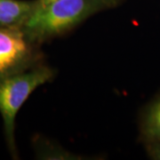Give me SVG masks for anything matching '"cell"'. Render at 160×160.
Segmentation results:
<instances>
[{"label":"cell","mask_w":160,"mask_h":160,"mask_svg":"<svg viewBox=\"0 0 160 160\" xmlns=\"http://www.w3.org/2000/svg\"><path fill=\"white\" fill-rule=\"evenodd\" d=\"M120 0H53L37 8L22 28L32 39L44 44L65 34L99 12L113 8Z\"/></svg>","instance_id":"1"},{"label":"cell","mask_w":160,"mask_h":160,"mask_svg":"<svg viewBox=\"0 0 160 160\" xmlns=\"http://www.w3.org/2000/svg\"><path fill=\"white\" fill-rule=\"evenodd\" d=\"M54 77L55 70L44 62L32 69L0 78V115L7 149L13 159H18L15 141L18 112L37 88L51 82Z\"/></svg>","instance_id":"2"},{"label":"cell","mask_w":160,"mask_h":160,"mask_svg":"<svg viewBox=\"0 0 160 160\" xmlns=\"http://www.w3.org/2000/svg\"><path fill=\"white\" fill-rule=\"evenodd\" d=\"M41 46L23 28H0V78L45 62Z\"/></svg>","instance_id":"3"},{"label":"cell","mask_w":160,"mask_h":160,"mask_svg":"<svg viewBox=\"0 0 160 160\" xmlns=\"http://www.w3.org/2000/svg\"><path fill=\"white\" fill-rule=\"evenodd\" d=\"M37 9V0H0V28H22Z\"/></svg>","instance_id":"4"},{"label":"cell","mask_w":160,"mask_h":160,"mask_svg":"<svg viewBox=\"0 0 160 160\" xmlns=\"http://www.w3.org/2000/svg\"><path fill=\"white\" fill-rule=\"evenodd\" d=\"M33 146L38 159L46 160H78L79 156L65 150L56 143L51 142L46 138L37 135L33 140Z\"/></svg>","instance_id":"5"},{"label":"cell","mask_w":160,"mask_h":160,"mask_svg":"<svg viewBox=\"0 0 160 160\" xmlns=\"http://www.w3.org/2000/svg\"><path fill=\"white\" fill-rule=\"evenodd\" d=\"M141 131L145 142L160 141V97L153 101L145 110Z\"/></svg>","instance_id":"6"},{"label":"cell","mask_w":160,"mask_h":160,"mask_svg":"<svg viewBox=\"0 0 160 160\" xmlns=\"http://www.w3.org/2000/svg\"><path fill=\"white\" fill-rule=\"evenodd\" d=\"M146 150L149 158L160 160V141L146 142Z\"/></svg>","instance_id":"7"},{"label":"cell","mask_w":160,"mask_h":160,"mask_svg":"<svg viewBox=\"0 0 160 160\" xmlns=\"http://www.w3.org/2000/svg\"><path fill=\"white\" fill-rule=\"evenodd\" d=\"M53 0H37V8H39L42 6H45L47 4H49L50 2Z\"/></svg>","instance_id":"8"}]
</instances>
